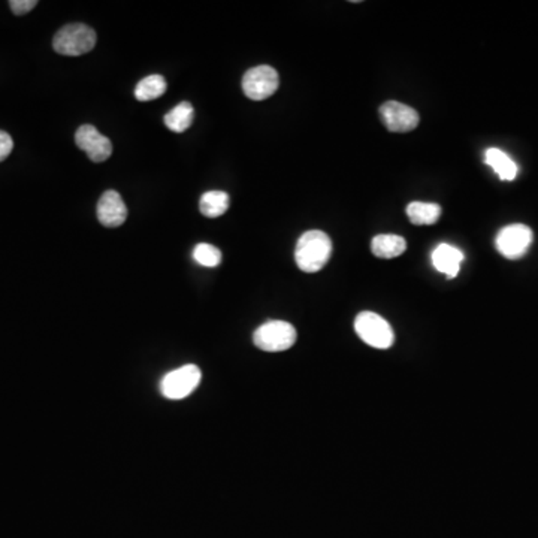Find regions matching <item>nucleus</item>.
Wrapping results in <instances>:
<instances>
[{
  "label": "nucleus",
  "instance_id": "1",
  "mask_svg": "<svg viewBox=\"0 0 538 538\" xmlns=\"http://www.w3.org/2000/svg\"><path fill=\"white\" fill-rule=\"evenodd\" d=\"M333 254V241L322 230L302 234L295 248V262L301 271L317 272L328 263Z\"/></svg>",
  "mask_w": 538,
  "mask_h": 538
},
{
  "label": "nucleus",
  "instance_id": "2",
  "mask_svg": "<svg viewBox=\"0 0 538 538\" xmlns=\"http://www.w3.org/2000/svg\"><path fill=\"white\" fill-rule=\"evenodd\" d=\"M96 45V32L85 24H68L56 33L52 39L54 52L61 56H83Z\"/></svg>",
  "mask_w": 538,
  "mask_h": 538
},
{
  "label": "nucleus",
  "instance_id": "3",
  "mask_svg": "<svg viewBox=\"0 0 538 538\" xmlns=\"http://www.w3.org/2000/svg\"><path fill=\"white\" fill-rule=\"evenodd\" d=\"M296 329L289 322L271 320L254 331V346L268 353L289 350L296 342Z\"/></svg>",
  "mask_w": 538,
  "mask_h": 538
},
{
  "label": "nucleus",
  "instance_id": "4",
  "mask_svg": "<svg viewBox=\"0 0 538 538\" xmlns=\"http://www.w3.org/2000/svg\"><path fill=\"white\" fill-rule=\"evenodd\" d=\"M356 333L362 341L374 349H389L395 341L393 329L379 314L364 311L355 320Z\"/></svg>",
  "mask_w": 538,
  "mask_h": 538
},
{
  "label": "nucleus",
  "instance_id": "5",
  "mask_svg": "<svg viewBox=\"0 0 538 538\" xmlns=\"http://www.w3.org/2000/svg\"><path fill=\"white\" fill-rule=\"evenodd\" d=\"M201 379L202 373L197 365H184L165 375L160 381V392L173 401L184 399L199 386Z\"/></svg>",
  "mask_w": 538,
  "mask_h": 538
},
{
  "label": "nucleus",
  "instance_id": "6",
  "mask_svg": "<svg viewBox=\"0 0 538 538\" xmlns=\"http://www.w3.org/2000/svg\"><path fill=\"white\" fill-rule=\"evenodd\" d=\"M280 85L278 72L268 65L256 66L243 76L244 94L252 100H265L276 93Z\"/></svg>",
  "mask_w": 538,
  "mask_h": 538
},
{
  "label": "nucleus",
  "instance_id": "7",
  "mask_svg": "<svg viewBox=\"0 0 538 538\" xmlns=\"http://www.w3.org/2000/svg\"><path fill=\"white\" fill-rule=\"evenodd\" d=\"M531 244L533 230L520 223L502 228L495 239L496 250L507 259L522 258L528 252Z\"/></svg>",
  "mask_w": 538,
  "mask_h": 538
},
{
  "label": "nucleus",
  "instance_id": "8",
  "mask_svg": "<svg viewBox=\"0 0 538 538\" xmlns=\"http://www.w3.org/2000/svg\"><path fill=\"white\" fill-rule=\"evenodd\" d=\"M76 146L94 164H102L113 155V144L92 124H83L76 133Z\"/></svg>",
  "mask_w": 538,
  "mask_h": 538
},
{
  "label": "nucleus",
  "instance_id": "9",
  "mask_svg": "<svg viewBox=\"0 0 538 538\" xmlns=\"http://www.w3.org/2000/svg\"><path fill=\"white\" fill-rule=\"evenodd\" d=\"M380 117L383 120L384 126L388 127V131L397 133L414 131L421 122L416 109L395 100H389L380 107Z\"/></svg>",
  "mask_w": 538,
  "mask_h": 538
},
{
  "label": "nucleus",
  "instance_id": "10",
  "mask_svg": "<svg viewBox=\"0 0 538 538\" xmlns=\"http://www.w3.org/2000/svg\"><path fill=\"white\" fill-rule=\"evenodd\" d=\"M98 221L105 228H118L127 219L126 204L116 190H108L103 193L98 202Z\"/></svg>",
  "mask_w": 538,
  "mask_h": 538
},
{
  "label": "nucleus",
  "instance_id": "11",
  "mask_svg": "<svg viewBox=\"0 0 538 538\" xmlns=\"http://www.w3.org/2000/svg\"><path fill=\"white\" fill-rule=\"evenodd\" d=\"M463 262V253L454 245L450 244H440L438 247L432 252V263L437 271L443 272L447 278H454L458 276L461 269V263Z\"/></svg>",
  "mask_w": 538,
  "mask_h": 538
},
{
  "label": "nucleus",
  "instance_id": "12",
  "mask_svg": "<svg viewBox=\"0 0 538 538\" xmlns=\"http://www.w3.org/2000/svg\"><path fill=\"white\" fill-rule=\"evenodd\" d=\"M407 250V241L399 235H377L371 243V252L380 259L398 258Z\"/></svg>",
  "mask_w": 538,
  "mask_h": 538
},
{
  "label": "nucleus",
  "instance_id": "13",
  "mask_svg": "<svg viewBox=\"0 0 538 538\" xmlns=\"http://www.w3.org/2000/svg\"><path fill=\"white\" fill-rule=\"evenodd\" d=\"M485 162L498 173L502 181H513L518 175V165L515 160L500 149H487Z\"/></svg>",
  "mask_w": 538,
  "mask_h": 538
},
{
  "label": "nucleus",
  "instance_id": "14",
  "mask_svg": "<svg viewBox=\"0 0 538 538\" xmlns=\"http://www.w3.org/2000/svg\"><path fill=\"white\" fill-rule=\"evenodd\" d=\"M407 215L413 225H436L441 217V206L430 202H412L407 206Z\"/></svg>",
  "mask_w": 538,
  "mask_h": 538
},
{
  "label": "nucleus",
  "instance_id": "15",
  "mask_svg": "<svg viewBox=\"0 0 538 538\" xmlns=\"http://www.w3.org/2000/svg\"><path fill=\"white\" fill-rule=\"evenodd\" d=\"M229 208V195L221 190H211L202 195L199 210L208 219H215L225 214Z\"/></svg>",
  "mask_w": 538,
  "mask_h": 538
},
{
  "label": "nucleus",
  "instance_id": "16",
  "mask_svg": "<svg viewBox=\"0 0 538 538\" xmlns=\"http://www.w3.org/2000/svg\"><path fill=\"white\" fill-rule=\"evenodd\" d=\"M165 124L169 131L181 132L188 131L192 126L193 107L190 102H181L177 107L173 108L166 116H165Z\"/></svg>",
  "mask_w": 538,
  "mask_h": 538
},
{
  "label": "nucleus",
  "instance_id": "17",
  "mask_svg": "<svg viewBox=\"0 0 538 538\" xmlns=\"http://www.w3.org/2000/svg\"><path fill=\"white\" fill-rule=\"evenodd\" d=\"M166 81H165L162 76H150L142 78V80L136 84L135 98L140 102H149V100H155V99L164 96L166 92Z\"/></svg>",
  "mask_w": 538,
  "mask_h": 538
},
{
  "label": "nucleus",
  "instance_id": "18",
  "mask_svg": "<svg viewBox=\"0 0 538 538\" xmlns=\"http://www.w3.org/2000/svg\"><path fill=\"white\" fill-rule=\"evenodd\" d=\"M193 259L206 268L219 267L221 262V252L211 244H197L193 250Z\"/></svg>",
  "mask_w": 538,
  "mask_h": 538
},
{
  "label": "nucleus",
  "instance_id": "19",
  "mask_svg": "<svg viewBox=\"0 0 538 538\" xmlns=\"http://www.w3.org/2000/svg\"><path fill=\"white\" fill-rule=\"evenodd\" d=\"M36 5H38L36 0H11L10 2L11 11L15 15L28 14Z\"/></svg>",
  "mask_w": 538,
  "mask_h": 538
},
{
  "label": "nucleus",
  "instance_id": "20",
  "mask_svg": "<svg viewBox=\"0 0 538 538\" xmlns=\"http://www.w3.org/2000/svg\"><path fill=\"white\" fill-rule=\"evenodd\" d=\"M12 149H14V141L10 133L0 131V162H4L12 153Z\"/></svg>",
  "mask_w": 538,
  "mask_h": 538
}]
</instances>
